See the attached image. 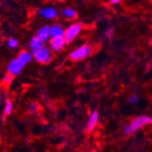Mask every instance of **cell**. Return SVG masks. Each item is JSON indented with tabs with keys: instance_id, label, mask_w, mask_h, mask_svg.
I'll return each mask as SVG.
<instances>
[{
	"instance_id": "cell-1",
	"label": "cell",
	"mask_w": 152,
	"mask_h": 152,
	"mask_svg": "<svg viewBox=\"0 0 152 152\" xmlns=\"http://www.w3.org/2000/svg\"><path fill=\"white\" fill-rule=\"evenodd\" d=\"M93 51H94V48L91 45H89V44L82 45L70 53L69 58H70V60L76 61V62L84 60L87 58H88L90 55H92Z\"/></svg>"
},
{
	"instance_id": "cell-2",
	"label": "cell",
	"mask_w": 152,
	"mask_h": 152,
	"mask_svg": "<svg viewBox=\"0 0 152 152\" xmlns=\"http://www.w3.org/2000/svg\"><path fill=\"white\" fill-rule=\"evenodd\" d=\"M34 59L39 63V64H43V65H47L48 63H50L53 59V53L52 50L48 48H43L40 50L35 52L32 54Z\"/></svg>"
},
{
	"instance_id": "cell-3",
	"label": "cell",
	"mask_w": 152,
	"mask_h": 152,
	"mask_svg": "<svg viewBox=\"0 0 152 152\" xmlns=\"http://www.w3.org/2000/svg\"><path fill=\"white\" fill-rule=\"evenodd\" d=\"M82 29H83V26L80 23H74L68 26L65 30V35H64L66 44H70L73 40H75L76 37L80 34Z\"/></svg>"
},
{
	"instance_id": "cell-4",
	"label": "cell",
	"mask_w": 152,
	"mask_h": 152,
	"mask_svg": "<svg viewBox=\"0 0 152 152\" xmlns=\"http://www.w3.org/2000/svg\"><path fill=\"white\" fill-rule=\"evenodd\" d=\"M151 124H152V118H150L149 116H147V115H142V116H139V117L133 118L129 124V127L133 133V132H136L137 130L143 129L146 126L151 125Z\"/></svg>"
},
{
	"instance_id": "cell-5",
	"label": "cell",
	"mask_w": 152,
	"mask_h": 152,
	"mask_svg": "<svg viewBox=\"0 0 152 152\" xmlns=\"http://www.w3.org/2000/svg\"><path fill=\"white\" fill-rule=\"evenodd\" d=\"M23 67L24 66L19 62V60L18 58H15L11 60L7 65V73H9L13 77L19 76L23 70Z\"/></svg>"
},
{
	"instance_id": "cell-6",
	"label": "cell",
	"mask_w": 152,
	"mask_h": 152,
	"mask_svg": "<svg viewBox=\"0 0 152 152\" xmlns=\"http://www.w3.org/2000/svg\"><path fill=\"white\" fill-rule=\"evenodd\" d=\"M99 121V113L96 111V110H94V111L91 112V114L88 118L87 127H86L87 131L92 132L96 128V126H98Z\"/></svg>"
},
{
	"instance_id": "cell-7",
	"label": "cell",
	"mask_w": 152,
	"mask_h": 152,
	"mask_svg": "<svg viewBox=\"0 0 152 152\" xmlns=\"http://www.w3.org/2000/svg\"><path fill=\"white\" fill-rule=\"evenodd\" d=\"M49 44H50V48L53 51L59 52L65 48L66 42H65L64 37H55V38L50 39Z\"/></svg>"
},
{
	"instance_id": "cell-8",
	"label": "cell",
	"mask_w": 152,
	"mask_h": 152,
	"mask_svg": "<svg viewBox=\"0 0 152 152\" xmlns=\"http://www.w3.org/2000/svg\"><path fill=\"white\" fill-rule=\"evenodd\" d=\"M38 15L47 19H55L58 18V13L54 7H45L38 11Z\"/></svg>"
},
{
	"instance_id": "cell-9",
	"label": "cell",
	"mask_w": 152,
	"mask_h": 152,
	"mask_svg": "<svg viewBox=\"0 0 152 152\" xmlns=\"http://www.w3.org/2000/svg\"><path fill=\"white\" fill-rule=\"evenodd\" d=\"M29 48L31 49V53L33 54V53L40 50L41 48H45V42L43 40H41L39 37H37V36L33 37L29 42Z\"/></svg>"
},
{
	"instance_id": "cell-10",
	"label": "cell",
	"mask_w": 152,
	"mask_h": 152,
	"mask_svg": "<svg viewBox=\"0 0 152 152\" xmlns=\"http://www.w3.org/2000/svg\"><path fill=\"white\" fill-rule=\"evenodd\" d=\"M65 35V30L63 26H61L58 24L53 25L50 26V38H55V37H64Z\"/></svg>"
},
{
	"instance_id": "cell-11",
	"label": "cell",
	"mask_w": 152,
	"mask_h": 152,
	"mask_svg": "<svg viewBox=\"0 0 152 152\" xmlns=\"http://www.w3.org/2000/svg\"><path fill=\"white\" fill-rule=\"evenodd\" d=\"M37 37H39L41 40H43L44 42L50 39V26H43L42 27L37 30Z\"/></svg>"
},
{
	"instance_id": "cell-12",
	"label": "cell",
	"mask_w": 152,
	"mask_h": 152,
	"mask_svg": "<svg viewBox=\"0 0 152 152\" xmlns=\"http://www.w3.org/2000/svg\"><path fill=\"white\" fill-rule=\"evenodd\" d=\"M33 58V55L32 53L26 51V50H22L18 56V59L19 60V62L25 66L26 65L28 64Z\"/></svg>"
},
{
	"instance_id": "cell-13",
	"label": "cell",
	"mask_w": 152,
	"mask_h": 152,
	"mask_svg": "<svg viewBox=\"0 0 152 152\" xmlns=\"http://www.w3.org/2000/svg\"><path fill=\"white\" fill-rule=\"evenodd\" d=\"M13 108H14V105L13 102L10 99H7L6 104H5V107H4V115L6 117H8L11 115V113L13 112Z\"/></svg>"
},
{
	"instance_id": "cell-14",
	"label": "cell",
	"mask_w": 152,
	"mask_h": 152,
	"mask_svg": "<svg viewBox=\"0 0 152 152\" xmlns=\"http://www.w3.org/2000/svg\"><path fill=\"white\" fill-rule=\"evenodd\" d=\"M62 13L66 18H75L77 16V11L73 8H66L63 10Z\"/></svg>"
},
{
	"instance_id": "cell-15",
	"label": "cell",
	"mask_w": 152,
	"mask_h": 152,
	"mask_svg": "<svg viewBox=\"0 0 152 152\" xmlns=\"http://www.w3.org/2000/svg\"><path fill=\"white\" fill-rule=\"evenodd\" d=\"M13 79H14V77H13L12 75H10L9 73H7V74L4 76L3 80H2L3 85H5V86H9V85L11 84V83H12Z\"/></svg>"
},
{
	"instance_id": "cell-16",
	"label": "cell",
	"mask_w": 152,
	"mask_h": 152,
	"mask_svg": "<svg viewBox=\"0 0 152 152\" xmlns=\"http://www.w3.org/2000/svg\"><path fill=\"white\" fill-rule=\"evenodd\" d=\"M7 44L8 48H16L18 47V41L16 38H10L7 40Z\"/></svg>"
},
{
	"instance_id": "cell-17",
	"label": "cell",
	"mask_w": 152,
	"mask_h": 152,
	"mask_svg": "<svg viewBox=\"0 0 152 152\" xmlns=\"http://www.w3.org/2000/svg\"><path fill=\"white\" fill-rule=\"evenodd\" d=\"M38 109H39V105L37 102H32L28 106V110L31 113H37L38 111Z\"/></svg>"
},
{
	"instance_id": "cell-18",
	"label": "cell",
	"mask_w": 152,
	"mask_h": 152,
	"mask_svg": "<svg viewBox=\"0 0 152 152\" xmlns=\"http://www.w3.org/2000/svg\"><path fill=\"white\" fill-rule=\"evenodd\" d=\"M139 99H140L139 96L136 95V94H131V95L129 96V102L130 104H132V105L137 104V102H139Z\"/></svg>"
},
{
	"instance_id": "cell-19",
	"label": "cell",
	"mask_w": 152,
	"mask_h": 152,
	"mask_svg": "<svg viewBox=\"0 0 152 152\" xmlns=\"http://www.w3.org/2000/svg\"><path fill=\"white\" fill-rule=\"evenodd\" d=\"M123 133H124V135H126V136H129V135L132 133L129 125H127V126L124 127V129H123Z\"/></svg>"
},
{
	"instance_id": "cell-20",
	"label": "cell",
	"mask_w": 152,
	"mask_h": 152,
	"mask_svg": "<svg viewBox=\"0 0 152 152\" xmlns=\"http://www.w3.org/2000/svg\"><path fill=\"white\" fill-rule=\"evenodd\" d=\"M121 2V0H110V4L112 5H118Z\"/></svg>"
}]
</instances>
